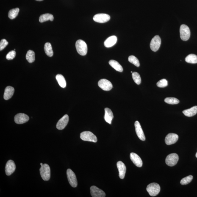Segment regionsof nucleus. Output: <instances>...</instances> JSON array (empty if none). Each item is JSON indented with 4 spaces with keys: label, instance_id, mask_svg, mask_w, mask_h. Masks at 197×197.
Here are the masks:
<instances>
[{
    "label": "nucleus",
    "instance_id": "obj_1",
    "mask_svg": "<svg viewBox=\"0 0 197 197\" xmlns=\"http://www.w3.org/2000/svg\"><path fill=\"white\" fill-rule=\"evenodd\" d=\"M76 48L78 54L81 56H85L87 53L88 48L86 43L82 40L76 42Z\"/></svg>",
    "mask_w": 197,
    "mask_h": 197
},
{
    "label": "nucleus",
    "instance_id": "obj_2",
    "mask_svg": "<svg viewBox=\"0 0 197 197\" xmlns=\"http://www.w3.org/2000/svg\"><path fill=\"white\" fill-rule=\"evenodd\" d=\"M40 173L42 179L44 181H48L51 178V169L47 164L41 166L40 169Z\"/></svg>",
    "mask_w": 197,
    "mask_h": 197
},
{
    "label": "nucleus",
    "instance_id": "obj_3",
    "mask_svg": "<svg viewBox=\"0 0 197 197\" xmlns=\"http://www.w3.org/2000/svg\"><path fill=\"white\" fill-rule=\"evenodd\" d=\"M160 189L159 184L154 183L148 184L146 188L147 191L151 196H156L158 195Z\"/></svg>",
    "mask_w": 197,
    "mask_h": 197
},
{
    "label": "nucleus",
    "instance_id": "obj_4",
    "mask_svg": "<svg viewBox=\"0 0 197 197\" xmlns=\"http://www.w3.org/2000/svg\"><path fill=\"white\" fill-rule=\"evenodd\" d=\"M80 137L84 141L96 142L98 141L96 136L89 131H85L81 133Z\"/></svg>",
    "mask_w": 197,
    "mask_h": 197
},
{
    "label": "nucleus",
    "instance_id": "obj_5",
    "mask_svg": "<svg viewBox=\"0 0 197 197\" xmlns=\"http://www.w3.org/2000/svg\"><path fill=\"white\" fill-rule=\"evenodd\" d=\"M180 38L182 40L186 41L190 38V29L186 25H181L180 29Z\"/></svg>",
    "mask_w": 197,
    "mask_h": 197
},
{
    "label": "nucleus",
    "instance_id": "obj_6",
    "mask_svg": "<svg viewBox=\"0 0 197 197\" xmlns=\"http://www.w3.org/2000/svg\"><path fill=\"white\" fill-rule=\"evenodd\" d=\"M179 157L176 153H172L167 156L165 159L166 163L170 167H173L177 164Z\"/></svg>",
    "mask_w": 197,
    "mask_h": 197
},
{
    "label": "nucleus",
    "instance_id": "obj_7",
    "mask_svg": "<svg viewBox=\"0 0 197 197\" xmlns=\"http://www.w3.org/2000/svg\"><path fill=\"white\" fill-rule=\"evenodd\" d=\"M67 174L70 185L73 188L77 187V181L75 173L71 169H68L67 170Z\"/></svg>",
    "mask_w": 197,
    "mask_h": 197
},
{
    "label": "nucleus",
    "instance_id": "obj_8",
    "mask_svg": "<svg viewBox=\"0 0 197 197\" xmlns=\"http://www.w3.org/2000/svg\"><path fill=\"white\" fill-rule=\"evenodd\" d=\"M161 44V39L158 35H156L152 40L150 43V48L152 51H156L160 48Z\"/></svg>",
    "mask_w": 197,
    "mask_h": 197
},
{
    "label": "nucleus",
    "instance_id": "obj_9",
    "mask_svg": "<svg viewBox=\"0 0 197 197\" xmlns=\"http://www.w3.org/2000/svg\"><path fill=\"white\" fill-rule=\"evenodd\" d=\"M98 85L103 90L109 91L113 87L112 83L106 79H102L98 81Z\"/></svg>",
    "mask_w": 197,
    "mask_h": 197
},
{
    "label": "nucleus",
    "instance_id": "obj_10",
    "mask_svg": "<svg viewBox=\"0 0 197 197\" xmlns=\"http://www.w3.org/2000/svg\"><path fill=\"white\" fill-rule=\"evenodd\" d=\"M110 19L109 15L106 14H98L95 15L93 17L95 22L100 23H104L109 21Z\"/></svg>",
    "mask_w": 197,
    "mask_h": 197
},
{
    "label": "nucleus",
    "instance_id": "obj_11",
    "mask_svg": "<svg viewBox=\"0 0 197 197\" xmlns=\"http://www.w3.org/2000/svg\"><path fill=\"white\" fill-rule=\"evenodd\" d=\"M91 194L93 197H105L106 194L101 189L95 186H91L90 188Z\"/></svg>",
    "mask_w": 197,
    "mask_h": 197
},
{
    "label": "nucleus",
    "instance_id": "obj_12",
    "mask_svg": "<svg viewBox=\"0 0 197 197\" xmlns=\"http://www.w3.org/2000/svg\"><path fill=\"white\" fill-rule=\"evenodd\" d=\"M16 165L13 161L9 160L6 164L5 172L6 175L10 176L15 171Z\"/></svg>",
    "mask_w": 197,
    "mask_h": 197
},
{
    "label": "nucleus",
    "instance_id": "obj_13",
    "mask_svg": "<svg viewBox=\"0 0 197 197\" xmlns=\"http://www.w3.org/2000/svg\"><path fill=\"white\" fill-rule=\"evenodd\" d=\"M29 120V116L25 114L19 113L15 116L14 121L15 123L18 124H23L26 123Z\"/></svg>",
    "mask_w": 197,
    "mask_h": 197
},
{
    "label": "nucleus",
    "instance_id": "obj_14",
    "mask_svg": "<svg viewBox=\"0 0 197 197\" xmlns=\"http://www.w3.org/2000/svg\"><path fill=\"white\" fill-rule=\"evenodd\" d=\"M69 118L68 115L66 114L61 118L58 122L56 127L59 130L64 129L67 126L68 123Z\"/></svg>",
    "mask_w": 197,
    "mask_h": 197
},
{
    "label": "nucleus",
    "instance_id": "obj_15",
    "mask_svg": "<svg viewBox=\"0 0 197 197\" xmlns=\"http://www.w3.org/2000/svg\"><path fill=\"white\" fill-rule=\"evenodd\" d=\"M179 139V136L175 133H169L165 138V142L167 145H171L176 143Z\"/></svg>",
    "mask_w": 197,
    "mask_h": 197
},
{
    "label": "nucleus",
    "instance_id": "obj_16",
    "mask_svg": "<svg viewBox=\"0 0 197 197\" xmlns=\"http://www.w3.org/2000/svg\"><path fill=\"white\" fill-rule=\"evenodd\" d=\"M134 125H135L136 133L138 137L140 140L144 141L146 138L140 122L138 121H135Z\"/></svg>",
    "mask_w": 197,
    "mask_h": 197
},
{
    "label": "nucleus",
    "instance_id": "obj_17",
    "mask_svg": "<svg viewBox=\"0 0 197 197\" xmlns=\"http://www.w3.org/2000/svg\"><path fill=\"white\" fill-rule=\"evenodd\" d=\"M117 167L118 168L119 177L120 179H124L125 175L126 168L125 165L121 161H119L117 163Z\"/></svg>",
    "mask_w": 197,
    "mask_h": 197
},
{
    "label": "nucleus",
    "instance_id": "obj_18",
    "mask_svg": "<svg viewBox=\"0 0 197 197\" xmlns=\"http://www.w3.org/2000/svg\"><path fill=\"white\" fill-rule=\"evenodd\" d=\"M130 158L133 163L138 167H141L143 162L140 156L135 153H131L130 154Z\"/></svg>",
    "mask_w": 197,
    "mask_h": 197
},
{
    "label": "nucleus",
    "instance_id": "obj_19",
    "mask_svg": "<svg viewBox=\"0 0 197 197\" xmlns=\"http://www.w3.org/2000/svg\"><path fill=\"white\" fill-rule=\"evenodd\" d=\"M105 115L104 118L105 121L109 124H112V119L114 118L113 113L111 109L106 108L105 109Z\"/></svg>",
    "mask_w": 197,
    "mask_h": 197
},
{
    "label": "nucleus",
    "instance_id": "obj_20",
    "mask_svg": "<svg viewBox=\"0 0 197 197\" xmlns=\"http://www.w3.org/2000/svg\"><path fill=\"white\" fill-rule=\"evenodd\" d=\"M117 38L115 35L109 37L104 42V45L106 48L112 47L117 43Z\"/></svg>",
    "mask_w": 197,
    "mask_h": 197
},
{
    "label": "nucleus",
    "instance_id": "obj_21",
    "mask_svg": "<svg viewBox=\"0 0 197 197\" xmlns=\"http://www.w3.org/2000/svg\"><path fill=\"white\" fill-rule=\"evenodd\" d=\"M14 92V89L13 87L7 86L5 88L4 94V98L6 100L10 99L12 97Z\"/></svg>",
    "mask_w": 197,
    "mask_h": 197
},
{
    "label": "nucleus",
    "instance_id": "obj_22",
    "mask_svg": "<svg viewBox=\"0 0 197 197\" xmlns=\"http://www.w3.org/2000/svg\"><path fill=\"white\" fill-rule=\"evenodd\" d=\"M183 113L186 116L192 117L196 114L197 113V106H193L191 108L185 109L183 112Z\"/></svg>",
    "mask_w": 197,
    "mask_h": 197
},
{
    "label": "nucleus",
    "instance_id": "obj_23",
    "mask_svg": "<svg viewBox=\"0 0 197 197\" xmlns=\"http://www.w3.org/2000/svg\"><path fill=\"white\" fill-rule=\"evenodd\" d=\"M109 64L112 68L114 69L117 71L120 72H122L123 68L122 66L117 61L114 60H111L109 62Z\"/></svg>",
    "mask_w": 197,
    "mask_h": 197
},
{
    "label": "nucleus",
    "instance_id": "obj_24",
    "mask_svg": "<svg viewBox=\"0 0 197 197\" xmlns=\"http://www.w3.org/2000/svg\"><path fill=\"white\" fill-rule=\"evenodd\" d=\"M54 20V16L53 15L49 13L43 14L41 15L39 18V21L41 23H43V22L49 21V20L52 21Z\"/></svg>",
    "mask_w": 197,
    "mask_h": 197
},
{
    "label": "nucleus",
    "instance_id": "obj_25",
    "mask_svg": "<svg viewBox=\"0 0 197 197\" xmlns=\"http://www.w3.org/2000/svg\"><path fill=\"white\" fill-rule=\"evenodd\" d=\"M56 79L59 85L61 87L65 88L66 87V82L64 77L61 74H58L56 76Z\"/></svg>",
    "mask_w": 197,
    "mask_h": 197
},
{
    "label": "nucleus",
    "instance_id": "obj_26",
    "mask_svg": "<svg viewBox=\"0 0 197 197\" xmlns=\"http://www.w3.org/2000/svg\"><path fill=\"white\" fill-rule=\"evenodd\" d=\"M44 50L45 54L49 57H52L54 55L52 46L51 43H45L44 45Z\"/></svg>",
    "mask_w": 197,
    "mask_h": 197
},
{
    "label": "nucleus",
    "instance_id": "obj_27",
    "mask_svg": "<svg viewBox=\"0 0 197 197\" xmlns=\"http://www.w3.org/2000/svg\"><path fill=\"white\" fill-rule=\"evenodd\" d=\"M35 53L32 50H29L28 51L26 54V60L29 63H32L35 60Z\"/></svg>",
    "mask_w": 197,
    "mask_h": 197
},
{
    "label": "nucleus",
    "instance_id": "obj_28",
    "mask_svg": "<svg viewBox=\"0 0 197 197\" xmlns=\"http://www.w3.org/2000/svg\"><path fill=\"white\" fill-rule=\"evenodd\" d=\"M185 61L189 63H197V56L194 54H189L185 58Z\"/></svg>",
    "mask_w": 197,
    "mask_h": 197
},
{
    "label": "nucleus",
    "instance_id": "obj_29",
    "mask_svg": "<svg viewBox=\"0 0 197 197\" xmlns=\"http://www.w3.org/2000/svg\"><path fill=\"white\" fill-rule=\"evenodd\" d=\"M20 12V9L18 8L12 9L9 11L8 14L9 18L11 20H13L16 18L18 15L19 12Z\"/></svg>",
    "mask_w": 197,
    "mask_h": 197
},
{
    "label": "nucleus",
    "instance_id": "obj_30",
    "mask_svg": "<svg viewBox=\"0 0 197 197\" xmlns=\"http://www.w3.org/2000/svg\"><path fill=\"white\" fill-rule=\"evenodd\" d=\"M132 76L133 79L136 84L140 85L141 83V79L140 75L137 72H134L132 73Z\"/></svg>",
    "mask_w": 197,
    "mask_h": 197
},
{
    "label": "nucleus",
    "instance_id": "obj_31",
    "mask_svg": "<svg viewBox=\"0 0 197 197\" xmlns=\"http://www.w3.org/2000/svg\"><path fill=\"white\" fill-rule=\"evenodd\" d=\"M164 101L167 104H177L180 102L179 100L177 98L173 97L166 98L164 100Z\"/></svg>",
    "mask_w": 197,
    "mask_h": 197
},
{
    "label": "nucleus",
    "instance_id": "obj_32",
    "mask_svg": "<svg viewBox=\"0 0 197 197\" xmlns=\"http://www.w3.org/2000/svg\"><path fill=\"white\" fill-rule=\"evenodd\" d=\"M128 60L130 63L133 64L135 66L139 67L140 66V62L138 59L134 56H130L128 58Z\"/></svg>",
    "mask_w": 197,
    "mask_h": 197
},
{
    "label": "nucleus",
    "instance_id": "obj_33",
    "mask_svg": "<svg viewBox=\"0 0 197 197\" xmlns=\"http://www.w3.org/2000/svg\"><path fill=\"white\" fill-rule=\"evenodd\" d=\"M193 179V176L192 175L186 177H185L183 178L180 181V183L181 185H185L190 183Z\"/></svg>",
    "mask_w": 197,
    "mask_h": 197
},
{
    "label": "nucleus",
    "instance_id": "obj_34",
    "mask_svg": "<svg viewBox=\"0 0 197 197\" xmlns=\"http://www.w3.org/2000/svg\"><path fill=\"white\" fill-rule=\"evenodd\" d=\"M168 85V81L165 79H162L159 80L157 83L158 87L160 88H164L167 86Z\"/></svg>",
    "mask_w": 197,
    "mask_h": 197
},
{
    "label": "nucleus",
    "instance_id": "obj_35",
    "mask_svg": "<svg viewBox=\"0 0 197 197\" xmlns=\"http://www.w3.org/2000/svg\"><path fill=\"white\" fill-rule=\"evenodd\" d=\"M16 56V52L15 51H12L8 53L6 56V58L8 60H12Z\"/></svg>",
    "mask_w": 197,
    "mask_h": 197
},
{
    "label": "nucleus",
    "instance_id": "obj_36",
    "mask_svg": "<svg viewBox=\"0 0 197 197\" xmlns=\"http://www.w3.org/2000/svg\"><path fill=\"white\" fill-rule=\"evenodd\" d=\"M8 44V42L5 39H2L0 42V51H2Z\"/></svg>",
    "mask_w": 197,
    "mask_h": 197
},
{
    "label": "nucleus",
    "instance_id": "obj_37",
    "mask_svg": "<svg viewBox=\"0 0 197 197\" xmlns=\"http://www.w3.org/2000/svg\"><path fill=\"white\" fill-rule=\"evenodd\" d=\"M36 1H43V0H36Z\"/></svg>",
    "mask_w": 197,
    "mask_h": 197
},
{
    "label": "nucleus",
    "instance_id": "obj_38",
    "mask_svg": "<svg viewBox=\"0 0 197 197\" xmlns=\"http://www.w3.org/2000/svg\"><path fill=\"white\" fill-rule=\"evenodd\" d=\"M43 165V163H40V165H41V166Z\"/></svg>",
    "mask_w": 197,
    "mask_h": 197
},
{
    "label": "nucleus",
    "instance_id": "obj_39",
    "mask_svg": "<svg viewBox=\"0 0 197 197\" xmlns=\"http://www.w3.org/2000/svg\"><path fill=\"white\" fill-rule=\"evenodd\" d=\"M196 158H197V153H196Z\"/></svg>",
    "mask_w": 197,
    "mask_h": 197
},
{
    "label": "nucleus",
    "instance_id": "obj_40",
    "mask_svg": "<svg viewBox=\"0 0 197 197\" xmlns=\"http://www.w3.org/2000/svg\"><path fill=\"white\" fill-rule=\"evenodd\" d=\"M131 73H133L132 71H131Z\"/></svg>",
    "mask_w": 197,
    "mask_h": 197
}]
</instances>
